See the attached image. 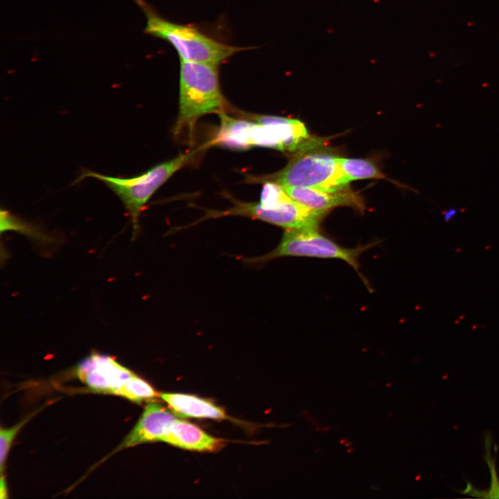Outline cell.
<instances>
[{"mask_svg":"<svg viewBox=\"0 0 499 499\" xmlns=\"http://www.w3.org/2000/svg\"><path fill=\"white\" fill-rule=\"evenodd\" d=\"M218 66L180 60L179 112L173 134L193 141L198 120L204 115L224 113Z\"/></svg>","mask_w":499,"mask_h":499,"instance_id":"obj_1","label":"cell"},{"mask_svg":"<svg viewBox=\"0 0 499 499\" xmlns=\"http://www.w3.org/2000/svg\"><path fill=\"white\" fill-rule=\"evenodd\" d=\"M135 2L146 17L144 33L171 44L180 60L218 66L238 52L254 49L224 43L198 28L164 18L144 0Z\"/></svg>","mask_w":499,"mask_h":499,"instance_id":"obj_2","label":"cell"},{"mask_svg":"<svg viewBox=\"0 0 499 499\" xmlns=\"http://www.w3.org/2000/svg\"><path fill=\"white\" fill-rule=\"evenodd\" d=\"M200 149L181 154L137 176L118 177L84 170L75 182L89 177L102 181L109 187L121 200L130 216L134 237L139 231L140 215L148 201L175 173L188 164Z\"/></svg>","mask_w":499,"mask_h":499,"instance_id":"obj_3","label":"cell"},{"mask_svg":"<svg viewBox=\"0 0 499 499\" xmlns=\"http://www.w3.org/2000/svg\"><path fill=\"white\" fill-rule=\"evenodd\" d=\"M377 243L375 242L354 248H346L320 233L318 228L288 229L284 231L280 242L273 250L243 261L249 265H262L286 256L338 259L351 266L369 289V283L359 272L358 261L360 254Z\"/></svg>","mask_w":499,"mask_h":499,"instance_id":"obj_4","label":"cell"},{"mask_svg":"<svg viewBox=\"0 0 499 499\" xmlns=\"http://www.w3.org/2000/svg\"><path fill=\"white\" fill-rule=\"evenodd\" d=\"M311 150L298 152L271 181L330 192L348 188L349 182L340 166L339 157Z\"/></svg>","mask_w":499,"mask_h":499,"instance_id":"obj_5","label":"cell"},{"mask_svg":"<svg viewBox=\"0 0 499 499\" xmlns=\"http://www.w3.org/2000/svg\"><path fill=\"white\" fill-rule=\"evenodd\" d=\"M253 119L252 147L298 153L313 150L323 143L320 138L310 136L305 124L298 119L271 115H259Z\"/></svg>","mask_w":499,"mask_h":499,"instance_id":"obj_6","label":"cell"},{"mask_svg":"<svg viewBox=\"0 0 499 499\" xmlns=\"http://www.w3.org/2000/svg\"><path fill=\"white\" fill-rule=\"evenodd\" d=\"M327 213L313 210L290 198L272 208L263 207L259 202L234 201V205L227 209L209 211V217L211 219L224 216L247 217L288 230L318 228Z\"/></svg>","mask_w":499,"mask_h":499,"instance_id":"obj_7","label":"cell"},{"mask_svg":"<svg viewBox=\"0 0 499 499\" xmlns=\"http://www.w3.org/2000/svg\"><path fill=\"white\" fill-rule=\"evenodd\" d=\"M76 372L80 380L94 391L115 395L134 375L112 357L95 352L78 365Z\"/></svg>","mask_w":499,"mask_h":499,"instance_id":"obj_8","label":"cell"},{"mask_svg":"<svg viewBox=\"0 0 499 499\" xmlns=\"http://www.w3.org/2000/svg\"><path fill=\"white\" fill-rule=\"evenodd\" d=\"M175 419L172 412L160 403L148 402L137 423L122 442L120 448L161 441L170 424Z\"/></svg>","mask_w":499,"mask_h":499,"instance_id":"obj_9","label":"cell"},{"mask_svg":"<svg viewBox=\"0 0 499 499\" xmlns=\"http://www.w3.org/2000/svg\"><path fill=\"white\" fill-rule=\"evenodd\" d=\"M282 187L294 200L315 211L328 212L340 206L350 207L360 211L365 210L361 197L349 187L332 192L304 187Z\"/></svg>","mask_w":499,"mask_h":499,"instance_id":"obj_10","label":"cell"},{"mask_svg":"<svg viewBox=\"0 0 499 499\" xmlns=\"http://www.w3.org/2000/svg\"><path fill=\"white\" fill-rule=\"evenodd\" d=\"M161 441L181 448L198 451L216 450L221 447L222 441L197 426L177 419L170 424Z\"/></svg>","mask_w":499,"mask_h":499,"instance_id":"obj_11","label":"cell"},{"mask_svg":"<svg viewBox=\"0 0 499 499\" xmlns=\"http://www.w3.org/2000/svg\"><path fill=\"white\" fill-rule=\"evenodd\" d=\"M159 396L178 416L216 419L227 418L221 408L196 396L180 393H161Z\"/></svg>","mask_w":499,"mask_h":499,"instance_id":"obj_12","label":"cell"},{"mask_svg":"<svg viewBox=\"0 0 499 499\" xmlns=\"http://www.w3.org/2000/svg\"><path fill=\"white\" fill-rule=\"evenodd\" d=\"M219 115L220 126L209 144L220 145L234 150L250 148V131L253 121L233 118L225 113Z\"/></svg>","mask_w":499,"mask_h":499,"instance_id":"obj_13","label":"cell"},{"mask_svg":"<svg viewBox=\"0 0 499 499\" xmlns=\"http://www.w3.org/2000/svg\"><path fill=\"white\" fill-rule=\"evenodd\" d=\"M339 164L349 182L357 180L385 177L378 166L366 159L339 157Z\"/></svg>","mask_w":499,"mask_h":499,"instance_id":"obj_14","label":"cell"},{"mask_svg":"<svg viewBox=\"0 0 499 499\" xmlns=\"http://www.w3.org/2000/svg\"><path fill=\"white\" fill-rule=\"evenodd\" d=\"M1 233L15 231L37 240H49L38 227L13 216L8 211L1 209Z\"/></svg>","mask_w":499,"mask_h":499,"instance_id":"obj_15","label":"cell"},{"mask_svg":"<svg viewBox=\"0 0 499 499\" xmlns=\"http://www.w3.org/2000/svg\"><path fill=\"white\" fill-rule=\"evenodd\" d=\"M118 395L132 401L141 403L155 398L157 393L146 381L134 374L124 383Z\"/></svg>","mask_w":499,"mask_h":499,"instance_id":"obj_16","label":"cell"},{"mask_svg":"<svg viewBox=\"0 0 499 499\" xmlns=\"http://www.w3.org/2000/svg\"><path fill=\"white\" fill-rule=\"evenodd\" d=\"M291 198L279 184L273 181L264 184L259 203L265 208L274 207Z\"/></svg>","mask_w":499,"mask_h":499,"instance_id":"obj_17","label":"cell"},{"mask_svg":"<svg viewBox=\"0 0 499 499\" xmlns=\"http://www.w3.org/2000/svg\"><path fill=\"white\" fill-rule=\"evenodd\" d=\"M29 418L21 421L10 428H1L0 430V466L3 475L4 462L10 450L11 443L20 428L27 422Z\"/></svg>","mask_w":499,"mask_h":499,"instance_id":"obj_18","label":"cell"},{"mask_svg":"<svg viewBox=\"0 0 499 499\" xmlns=\"http://www.w3.org/2000/svg\"><path fill=\"white\" fill-rule=\"evenodd\" d=\"M457 212L458 209H457L456 208H450L446 210L443 213L444 220L446 222L451 220L457 214Z\"/></svg>","mask_w":499,"mask_h":499,"instance_id":"obj_19","label":"cell"},{"mask_svg":"<svg viewBox=\"0 0 499 499\" xmlns=\"http://www.w3.org/2000/svg\"><path fill=\"white\" fill-rule=\"evenodd\" d=\"M7 489H6V479L1 475V481H0V498L1 499L7 498Z\"/></svg>","mask_w":499,"mask_h":499,"instance_id":"obj_20","label":"cell"}]
</instances>
